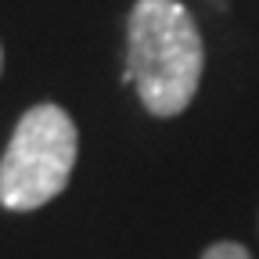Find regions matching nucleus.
<instances>
[{"mask_svg":"<svg viewBox=\"0 0 259 259\" xmlns=\"http://www.w3.org/2000/svg\"><path fill=\"white\" fill-rule=\"evenodd\" d=\"M202 69V32L180 0H137L130 8L122 79L134 83L155 119H173L194 101Z\"/></svg>","mask_w":259,"mask_h":259,"instance_id":"1","label":"nucleus"},{"mask_svg":"<svg viewBox=\"0 0 259 259\" xmlns=\"http://www.w3.org/2000/svg\"><path fill=\"white\" fill-rule=\"evenodd\" d=\"M79 155V130L61 105H32L0 155V205L32 212L69 187Z\"/></svg>","mask_w":259,"mask_h":259,"instance_id":"2","label":"nucleus"},{"mask_svg":"<svg viewBox=\"0 0 259 259\" xmlns=\"http://www.w3.org/2000/svg\"><path fill=\"white\" fill-rule=\"evenodd\" d=\"M198 259H252V252L241 241H212Z\"/></svg>","mask_w":259,"mask_h":259,"instance_id":"3","label":"nucleus"},{"mask_svg":"<svg viewBox=\"0 0 259 259\" xmlns=\"http://www.w3.org/2000/svg\"><path fill=\"white\" fill-rule=\"evenodd\" d=\"M0 72H4V47H0Z\"/></svg>","mask_w":259,"mask_h":259,"instance_id":"4","label":"nucleus"}]
</instances>
